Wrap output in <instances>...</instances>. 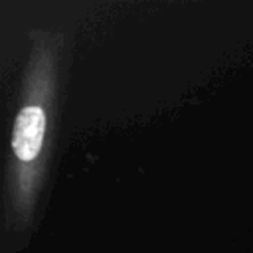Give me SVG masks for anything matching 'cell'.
<instances>
[{
  "label": "cell",
  "instance_id": "6da1fadb",
  "mask_svg": "<svg viewBox=\"0 0 253 253\" xmlns=\"http://www.w3.org/2000/svg\"><path fill=\"white\" fill-rule=\"evenodd\" d=\"M45 134V115L40 107H24L14 123L12 150L16 158L30 162L34 160L43 144Z\"/></svg>",
  "mask_w": 253,
  "mask_h": 253
}]
</instances>
